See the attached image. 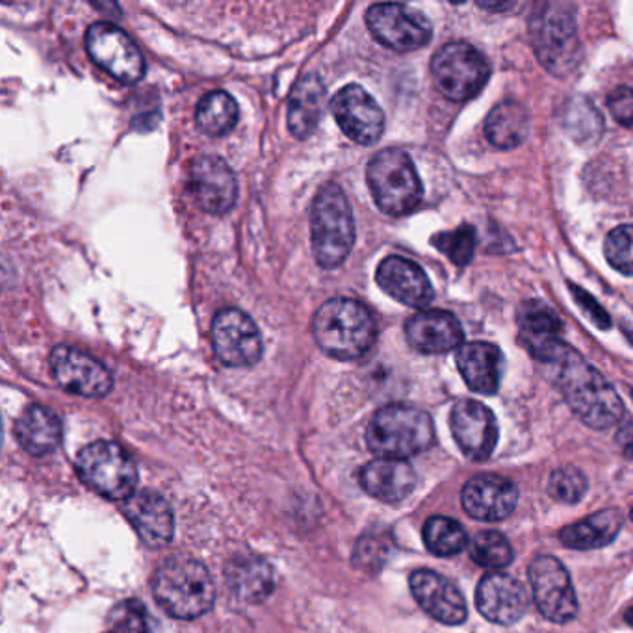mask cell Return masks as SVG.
I'll return each instance as SVG.
<instances>
[{
	"label": "cell",
	"mask_w": 633,
	"mask_h": 633,
	"mask_svg": "<svg viewBox=\"0 0 633 633\" xmlns=\"http://www.w3.org/2000/svg\"><path fill=\"white\" fill-rule=\"evenodd\" d=\"M422 535L429 552L439 558H453L462 550H467L470 544L461 522L448 519V517L428 519V522L423 524Z\"/></svg>",
	"instance_id": "33"
},
{
	"label": "cell",
	"mask_w": 633,
	"mask_h": 633,
	"mask_svg": "<svg viewBox=\"0 0 633 633\" xmlns=\"http://www.w3.org/2000/svg\"><path fill=\"white\" fill-rule=\"evenodd\" d=\"M326 110V88L316 74H307L297 81L288 99V129L299 140L310 136Z\"/></svg>",
	"instance_id": "28"
},
{
	"label": "cell",
	"mask_w": 633,
	"mask_h": 633,
	"mask_svg": "<svg viewBox=\"0 0 633 633\" xmlns=\"http://www.w3.org/2000/svg\"><path fill=\"white\" fill-rule=\"evenodd\" d=\"M480 7L481 8H487V10H494V12H497V10H508V8L513 7V4H511V2H497V4H491V2H480Z\"/></svg>",
	"instance_id": "44"
},
{
	"label": "cell",
	"mask_w": 633,
	"mask_h": 633,
	"mask_svg": "<svg viewBox=\"0 0 633 633\" xmlns=\"http://www.w3.org/2000/svg\"><path fill=\"white\" fill-rule=\"evenodd\" d=\"M331 114L344 134L360 145H374L385 131V114L365 88L349 84L331 99Z\"/></svg>",
	"instance_id": "15"
},
{
	"label": "cell",
	"mask_w": 633,
	"mask_h": 633,
	"mask_svg": "<svg viewBox=\"0 0 633 633\" xmlns=\"http://www.w3.org/2000/svg\"><path fill=\"white\" fill-rule=\"evenodd\" d=\"M355 244L354 211L337 183L321 186L310 211V246L321 268L335 269L346 263Z\"/></svg>",
	"instance_id": "5"
},
{
	"label": "cell",
	"mask_w": 633,
	"mask_h": 633,
	"mask_svg": "<svg viewBox=\"0 0 633 633\" xmlns=\"http://www.w3.org/2000/svg\"><path fill=\"white\" fill-rule=\"evenodd\" d=\"M74 468L84 486L114 502H126L136 489V464L115 442L99 440L82 448Z\"/></svg>",
	"instance_id": "8"
},
{
	"label": "cell",
	"mask_w": 633,
	"mask_h": 633,
	"mask_svg": "<svg viewBox=\"0 0 633 633\" xmlns=\"http://www.w3.org/2000/svg\"><path fill=\"white\" fill-rule=\"evenodd\" d=\"M550 368L555 371V382L565 396L566 404L585 426L608 429L621 422L624 404L615 388L585 363L576 349L569 348Z\"/></svg>",
	"instance_id": "1"
},
{
	"label": "cell",
	"mask_w": 633,
	"mask_h": 633,
	"mask_svg": "<svg viewBox=\"0 0 633 633\" xmlns=\"http://www.w3.org/2000/svg\"><path fill=\"white\" fill-rule=\"evenodd\" d=\"M520 340L533 359L552 365L560 359L569 344L560 338L561 320L552 308L542 302L522 303L519 310Z\"/></svg>",
	"instance_id": "20"
},
{
	"label": "cell",
	"mask_w": 633,
	"mask_h": 633,
	"mask_svg": "<svg viewBox=\"0 0 633 633\" xmlns=\"http://www.w3.org/2000/svg\"><path fill=\"white\" fill-rule=\"evenodd\" d=\"M585 491H588V480H585V476L578 468H558L550 476L548 492H550V497L555 502L569 503V506L578 503L582 500Z\"/></svg>",
	"instance_id": "39"
},
{
	"label": "cell",
	"mask_w": 633,
	"mask_h": 633,
	"mask_svg": "<svg viewBox=\"0 0 633 633\" xmlns=\"http://www.w3.org/2000/svg\"><path fill=\"white\" fill-rule=\"evenodd\" d=\"M630 517H632V520H633V508H632V513H630Z\"/></svg>",
	"instance_id": "46"
},
{
	"label": "cell",
	"mask_w": 633,
	"mask_h": 633,
	"mask_svg": "<svg viewBox=\"0 0 633 633\" xmlns=\"http://www.w3.org/2000/svg\"><path fill=\"white\" fill-rule=\"evenodd\" d=\"M16 437L21 448L32 456H49L62 442V422L57 412L32 404L18 418Z\"/></svg>",
	"instance_id": "29"
},
{
	"label": "cell",
	"mask_w": 633,
	"mask_h": 633,
	"mask_svg": "<svg viewBox=\"0 0 633 633\" xmlns=\"http://www.w3.org/2000/svg\"><path fill=\"white\" fill-rule=\"evenodd\" d=\"M608 106L621 125H633V90L632 88H619L615 92L611 93L608 99Z\"/></svg>",
	"instance_id": "41"
},
{
	"label": "cell",
	"mask_w": 633,
	"mask_h": 633,
	"mask_svg": "<svg viewBox=\"0 0 633 633\" xmlns=\"http://www.w3.org/2000/svg\"><path fill=\"white\" fill-rule=\"evenodd\" d=\"M632 398H633V390H632ZM619 445L622 446V450H624V456L630 457L633 459V423H627L624 428L621 429V433H619Z\"/></svg>",
	"instance_id": "43"
},
{
	"label": "cell",
	"mask_w": 633,
	"mask_h": 633,
	"mask_svg": "<svg viewBox=\"0 0 633 633\" xmlns=\"http://www.w3.org/2000/svg\"><path fill=\"white\" fill-rule=\"evenodd\" d=\"M624 621H626L627 626L633 627V604L627 608L626 613H624Z\"/></svg>",
	"instance_id": "45"
},
{
	"label": "cell",
	"mask_w": 633,
	"mask_h": 633,
	"mask_svg": "<svg viewBox=\"0 0 633 633\" xmlns=\"http://www.w3.org/2000/svg\"><path fill=\"white\" fill-rule=\"evenodd\" d=\"M409 583L418 605L435 621L446 626H459L467 621V600L448 578L433 571H417Z\"/></svg>",
	"instance_id": "21"
},
{
	"label": "cell",
	"mask_w": 633,
	"mask_h": 633,
	"mask_svg": "<svg viewBox=\"0 0 633 633\" xmlns=\"http://www.w3.org/2000/svg\"><path fill=\"white\" fill-rule=\"evenodd\" d=\"M313 337L333 359H360L376 344V318L357 299L333 297L314 314Z\"/></svg>",
	"instance_id": "2"
},
{
	"label": "cell",
	"mask_w": 633,
	"mask_h": 633,
	"mask_svg": "<svg viewBox=\"0 0 633 633\" xmlns=\"http://www.w3.org/2000/svg\"><path fill=\"white\" fill-rule=\"evenodd\" d=\"M451 433L462 453L487 461L498 445V422L489 407L476 400L457 401L451 409Z\"/></svg>",
	"instance_id": "17"
},
{
	"label": "cell",
	"mask_w": 633,
	"mask_h": 633,
	"mask_svg": "<svg viewBox=\"0 0 633 633\" xmlns=\"http://www.w3.org/2000/svg\"><path fill=\"white\" fill-rule=\"evenodd\" d=\"M530 132V115L522 104L503 101L491 110L486 121L489 142L498 149L519 147Z\"/></svg>",
	"instance_id": "31"
},
{
	"label": "cell",
	"mask_w": 633,
	"mask_h": 633,
	"mask_svg": "<svg viewBox=\"0 0 633 633\" xmlns=\"http://www.w3.org/2000/svg\"><path fill=\"white\" fill-rule=\"evenodd\" d=\"M435 442L433 420L428 412L406 404L382 407L366 428V445L379 459L418 456Z\"/></svg>",
	"instance_id": "4"
},
{
	"label": "cell",
	"mask_w": 633,
	"mask_h": 633,
	"mask_svg": "<svg viewBox=\"0 0 633 633\" xmlns=\"http://www.w3.org/2000/svg\"><path fill=\"white\" fill-rule=\"evenodd\" d=\"M457 366L473 392L487 396L498 392L502 381L503 357L494 344H464L457 351Z\"/></svg>",
	"instance_id": "26"
},
{
	"label": "cell",
	"mask_w": 633,
	"mask_h": 633,
	"mask_svg": "<svg viewBox=\"0 0 633 633\" xmlns=\"http://www.w3.org/2000/svg\"><path fill=\"white\" fill-rule=\"evenodd\" d=\"M530 38L542 65L558 76L574 71L582 60L576 16L569 2L535 4L530 18Z\"/></svg>",
	"instance_id": "6"
},
{
	"label": "cell",
	"mask_w": 633,
	"mask_h": 633,
	"mask_svg": "<svg viewBox=\"0 0 633 633\" xmlns=\"http://www.w3.org/2000/svg\"><path fill=\"white\" fill-rule=\"evenodd\" d=\"M563 126L576 142L594 143L599 142L604 131V121L599 112L588 99L574 98L565 104L563 115H561Z\"/></svg>",
	"instance_id": "35"
},
{
	"label": "cell",
	"mask_w": 633,
	"mask_h": 633,
	"mask_svg": "<svg viewBox=\"0 0 633 633\" xmlns=\"http://www.w3.org/2000/svg\"><path fill=\"white\" fill-rule=\"evenodd\" d=\"M476 605L487 621L511 626L519 622L530 605V594L517 578L492 572L476 589Z\"/></svg>",
	"instance_id": "19"
},
{
	"label": "cell",
	"mask_w": 633,
	"mask_h": 633,
	"mask_svg": "<svg viewBox=\"0 0 633 633\" xmlns=\"http://www.w3.org/2000/svg\"><path fill=\"white\" fill-rule=\"evenodd\" d=\"M86 51L95 65L123 84H136L145 74L140 47L115 24L93 23L86 32Z\"/></svg>",
	"instance_id": "10"
},
{
	"label": "cell",
	"mask_w": 633,
	"mask_h": 633,
	"mask_svg": "<svg viewBox=\"0 0 633 633\" xmlns=\"http://www.w3.org/2000/svg\"><path fill=\"white\" fill-rule=\"evenodd\" d=\"M123 513L147 547L161 548L172 541L175 519L170 503L153 491L132 494L123 503Z\"/></svg>",
	"instance_id": "23"
},
{
	"label": "cell",
	"mask_w": 633,
	"mask_h": 633,
	"mask_svg": "<svg viewBox=\"0 0 633 633\" xmlns=\"http://www.w3.org/2000/svg\"><path fill=\"white\" fill-rule=\"evenodd\" d=\"M435 86L450 101L462 103L483 90L491 68L476 47L457 41L437 51L431 62Z\"/></svg>",
	"instance_id": "9"
},
{
	"label": "cell",
	"mask_w": 633,
	"mask_h": 633,
	"mask_svg": "<svg viewBox=\"0 0 633 633\" xmlns=\"http://www.w3.org/2000/svg\"><path fill=\"white\" fill-rule=\"evenodd\" d=\"M366 178L377 206L388 216H406L423 197L422 181L411 156L401 149H385L371 156Z\"/></svg>",
	"instance_id": "7"
},
{
	"label": "cell",
	"mask_w": 633,
	"mask_h": 633,
	"mask_svg": "<svg viewBox=\"0 0 633 633\" xmlns=\"http://www.w3.org/2000/svg\"><path fill=\"white\" fill-rule=\"evenodd\" d=\"M382 292L407 307L422 308L433 302L435 290L428 275L409 258L387 257L379 264L376 274Z\"/></svg>",
	"instance_id": "22"
},
{
	"label": "cell",
	"mask_w": 633,
	"mask_h": 633,
	"mask_svg": "<svg viewBox=\"0 0 633 633\" xmlns=\"http://www.w3.org/2000/svg\"><path fill=\"white\" fill-rule=\"evenodd\" d=\"M366 24L381 45L396 52L417 51L433 35V27L422 12L396 2L368 8Z\"/></svg>",
	"instance_id": "12"
},
{
	"label": "cell",
	"mask_w": 633,
	"mask_h": 633,
	"mask_svg": "<svg viewBox=\"0 0 633 633\" xmlns=\"http://www.w3.org/2000/svg\"><path fill=\"white\" fill-rule=\"evenodd\" d=\"M212 349L228 368H249L263 357V337L255 321L241 308H223L211 327Z\"/></svg>",
	"instance_id": "11"
},
{
	"label": "cell",
	"mask_w": 633,
	"mask_h": 633,
	"mask_svg": "<svg viewBox=\"0 0 633 633\" xmlns=\"http://www.w3.org/2000/svg\"><path fill=\"white\" fill-rule=\"evenodd\" d=\"M468 553L476 565L487 571H502L514 560L513 548L508 537L500 531H481L468 544Z\"/></svg>",
	"instance_id": "34"
},
{
	"label": "cell",
	"mask_w": 633,
	"mask_h": 633,
	"mask_svg": "<svg viewBox=\"0 0 633 633\" xmlns=\"http://www.w3.org/2000/svg\"><path fill=\"white\" fill-rule=\"evenodd\" d=\"M49 365L54 381L74 396L104 398L114 387V377L109 368L82 349L63 344L57 346L51 351Z\"/></svg>",
	"instance_id": "14"
},
{
	"label": "cell",
	"mask_w": 633,
	"mask_h": 633,
	"mask_svg": "<svg viewBox=\"0 0 633 633\" xmlns=\"http://www.w3.org/2000/svg\"><path fill=\"white\" fill-rule=\"evenodd\" d=\"M406 337L412 348L426 355L446 354L459 348L462 327L456 316L445 310H426L411 316L406 324Z\"/></svg>",
	"instance_id": "24"
},
{
	"label": "cell",
	"mask_w": 633,
	"mask_h": 633,
	"mask_svg": "<svg viewBox=\"0 0 633 633\" xmlns=\"http://www.w3.org/2000/svg\"><path fill=\"white\" fill-rule=\"evenodd\" d=\"M151 588L162 610L181 621L200 619L212 610L216 600V583L208 569L184 555L164 561L154 572Z\"/></svg>",
	"instance_id": "3"
},
{
	"label": "cell",
	"mask_w": 633,
	"mask_h": 633,
	"mask_svg": "<svg viewBox=\"0 0 633 633\" xmlns=\"http://www.w3.org/2000/svg\"><path fill=\"white\" fill-rule=\"evenodd\" d=\"M227 585L236 599L261 604L274 593L275 576L268 561L257 555H236L225 566Z\"/></svg>",
	"instance_id": "27"
},
{
	"label": "cell",
	"mask_w": 633,
	"mask_h": 633,
	"mask_svg": "<svg viewBox=\"0 0 633 633\" xmlns=\"http://www.w3.org/2000/svg\"><path fill=\"white\" fill-rule=\"evenodd\" d=\"M519 502V489L513 481L498 473H480L462 487L461 503L472 519L480 522H502L513 513Z\"/></svg>",
	"instance_id": "18"
},
{
	"label": "cell",
	"mask_w": 633,
	"mask_h": 633,
	"mask_svg": "<svg viewBox=\"0 0 633 633\" xmlns=\"http://www.w3.org/2000/svg\"><path fill=\"white\" fill-rule=\"evenodd\" d=\"M608 263L624 275H633V225H621L608 234L605 241Z\"/></svg>",
	"instance_id": "40"
},
{
	"label": "cell",
	"mask_w": 633,
	"mask_h": 633,
	"mask_svg": "<svg viewBox=\"0 0 633 633\" xmlns=\"http://www.w3.org/2000/svg\"><path fill=\"white\" fill-rule=\"evenodd\" d=\"M622 524L624 519L619 509H605L563 528L560 541L572 550H596L615 541Z\"/></svg>",
	"instance_id": "30"
},
{
	"label": "cell",
	"mask_w": 633,
	"mask_h": 633,
	"mask_svg": "<svg viewBox=\"0 0 633 633\" xmlns=\"http://www.w3.org/2000/svg\"><path fill=\"white\" fill-rule=\"evenodd\" d=\"M392 552L394 539L390 531L370 530L355 544L354 563L363 571H381Z\"/></svg>",
	"instance_id": "36"
},
{
	"label": "cell",
	"mask_w": 633,
	"mask_h": 633,
	"mask_svg": "<svg viewBox=\"0 0 633 633\" xmlns=\"http://www.w3.org/2000/svg\"><path fill=\"white\" fill-rule=\"evenodd\" d=\"M360 487L381 502H401L417 489V472L400 459H376L359 473Z\"/></svg>",
	"instance_id": "25"
},
{
	"label": "cell",
	"mask_w": 633,
	"mask_h": 633,
	"mask_svg": "<svg viewBox=\"0 0 633 633\" xmlns=\"http://www.w3.org/2000/svg\"><path fill=\"white\" fill-rule=\"evenodd\" d=\"M190 192L201 211L219 216L236 203L238 183L227 162L216 154H201L190 170Z\"/></svg>",
	"instance_id": "16"
},
{
	"label": "cell",
	"mask_w": 633,
	"mask_h": 633,
	"mask_svg": "<svg viewBox=\"0 0 633 633\" xmlns=\"http://www.w3.org/2000/svg\"><path fill=\"white\" fill-rule=\"evenodd\" d=\"M195 123L208 136H223L238 123V104L223 90L206 93L195 109Z\"/></svg>",
	"instance_id": "32"
},
{
	"label": "cell",
	"mask_w": 633,
	"mask_h": 633,
	"mask_svg": "<svg viewBox=\"0 0 633 633\" xmlns=\"http://www.w3.org/2000/svg\"><path fill=\"white\" fill-rule=\"evenodd\" d=\"M571 292L574 294V299H576L580 308L585 313V316H589V320L593 321L594 326L599 327V329H610L611 318L604 308L594 302L593 296H589L588 292H583L576 285H571Z\"/></svg>",
	"instance_id": "42"
},
{
	"label": "cell",
	"mask_w": 633,
	"mask_h": 633,
	"mask_svg": "<svg viewBox=\"0 0 633 633\" xmlns=\"http://www.w3.org/2000/svg\"><path fill=\"white\" fill-rule=\"evenodd\" d=\"M106 633H151L145 605L140 600H123L110 610Z\"/></svg>",
	"instance_id": "38"
},
{
	"label": "cell",
	"mask_w": 633,
	"mask_h": 633,
	"mask_svg": "<svg viewBox=\"0 0 633 633\" xmlns=\"http://www.w3.org/2000/svg\"><path fill=\"white\" fill-rule=\"evenodd\" d=\"M533 600L541 615L555 624H566L578 615L576 591L565 565L552 555H541L528 569Z\"/></svg>",
	"instance_id": "13"
},
{
	"label": "cell",
	"mask_w": 633,
	"mask_h": 633,
	"mask_svg": "<svg viewBox=\"0 0 633 633\" xmlns=\"http://www.w3.org/2000/svg\"><path fill=\"white\" fill-rule=\"evenodd\" d=\"M476 228L472 225H461L456 231H448V233H440L433 236V246L439 252L445 253L446 257L450 258L451 263L457 266H467L472 261L473 252H476Z\"/></svg>",
	"instance_id": "37"
}]
</instances>
